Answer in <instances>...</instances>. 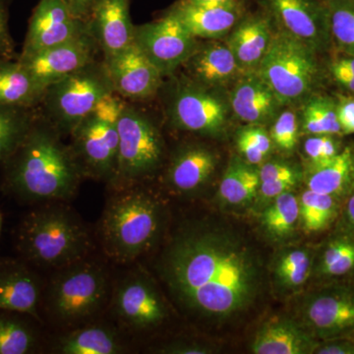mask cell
<instances>
[{"label": "cell", "instance_id": "9c48e42d", "mask_svg": "<svg viewBox=\"0 0 354 354\" xmlns=\"http://www.w3.org/2000/svg\"><path fill=\"white\" fill-rule=\"evenodd\" d=\"M316 53L281 31L274 32L271 46L256 73L281 106L302 101L318 78Z\"/></svg>", "mask_w": 354, "mask_h": 354}, {"label": "cell", "instance_id": "7a4b0ae2", "mask_svg": "<svg viewBox=\"0 0 354 354\" xmlns=\"http://www.w3.org/2000/svg\"><path fill=\"white\" fill-rule=\"evenodd\" d=\"M62 138L39 111L24 139L1 162L4 192L24 203L73 197L85 177Z\"/></svg>", "mask_w": 354, "mask_h": 354}, {"label": "cell", "instance_id": "b9f144b4", "mask_svg": "<svg viewBox=\"0 0 354 354\" xmlns=\"http://www.w3.org/2000/svg\"><path fill=\"white\" fill-rule=\"evenodd\" d=\"M8 8L6 0H0V59H15V43L9 31Z\"/></svg>", "mask_w": 354, "mask_h": 354}, {"label": "cell", "instance_id": "ba28073f", "mask_svg": "<svg viewBox=\"0 0 354 354\" xmlns=\"http://www.w3.org/2000/svg\"><path fill=\"white\" fill-rule=\"evenodd\" d=\"M124 100L111 95L84 118L69 135V144L85 178L109 184L118 167V118Z\"/></svg>", "mask_w": 354, "mask_h": 354}, {"label": "cell", "instance_id": "52a82bcc", "mask_svg": "<svg viewBox=\"0 0 354 354\" xmlns=\"http://www.w3.org/2000/svg\"><path fill=\"white\" fill-rule=\"evenodd\" d=\"M109 295V272L85 258L57 270L44 295V305L57 322L76 325L99 313Z\"/></svg>", "mask_w": 354, "mask_h": 354}, {"label": "cell", "instance_id": "8d00e7d4", "mask_svg": "<svg viewBox=\"0 0 354 354\" xmlns=\"http://www.w3.org/2000/svg\"><path fill=\"white\" fill-rule=\"evenodd\" d=\"M312 255L307 249H290L279 255L276 263L277 279L288 290L299 288L311 272Z\"/></svg>", "mask_w": 354, "mask_h": 354}, {"label": "cell", "instance_id": "1f68e13d", "mask_svg": "<svg viewBox=\"0 0 354 354\" xmlns=\"http://www.w3.org/2000/svg\"><path fill=\"white\" fill-rule=\"evenodd\" d=\"M339 198L306 189L299 201V218L305 232H323L335 220Z\"/></svg>", "mask_w": 354, "mask_h": 354}, {"label": "cell", "instance_id": "cb8c5ba5", "mask_svg": "<svg viewBox=\"0 0 354 354\" xmlns=\"http://www.w3.org/2000/svg\"><path fill=\"white\" fill-rule=\"evenodd\" d=\"M235 115L247 124H265L276 118L281 104L257 73L245 74L230 95Z\"/></svg>", "mask_w": 354, "mask_h": 354}, {"label": "cell", "instance_id": "ac0fdd59", "mask_svg": "<svg viewBox=\"0 0 354 354\" xmlns=\"http://www.w3.org/2000/svg\"><path fill=\"white\" fill-rule=\"evenodd\" d=\"M43 288L39 277L19 260L0 258V311L15 312L41 321Z\"/></svg>", "mask_w": 354, "mask_h": 354}, {"label": "cell", "instance_id": "f546056e", "mask_svg": "<svg viewBox=\"0 0 354 354\" xmlns=\"http://www.w3.org/2000/svg\"><path fill=\"white\" fill-rule=\"evenodd\" d=\"M22 314L0 311V354H29L38 344V335Z\"/></svg>", "mask_w": 354, "mask_h": 354}, {"label": "cell", "instance_id": "d590c367", "mask_svg": "<svg viewBox=\"0 0 354 354\" xmlns=\"http://www.w3.org/2000/svg\"><path fill=\"white\" fill-rule=\"evenodd\" d=\"M298 220L299 200L291 191L274 198L262 216L266 230L276 237H285L292 234Z\"/></svg>", "mask_w": 354, "mask_h": 354}, {"label": "cell", "instance_id": "60d3db41", "mask_svg": "<svg viewBox=\"0 0 354 354\" xmlns=\"http://www.w3.org/2000/svg\"><path fill=\"white\" fill-rule=\"evenodd\" d=\"M330 72L335 82L354 94V55H344L330 64Z\"/></svg>", "mask_w": 354, "mask_h": 354}, {"label": "cell", "instance_id": "7c38bea8", "mask_svg": "<svg viewBox=\"0 0 354 354\" xmlns=\"http://www.w3.org/2000/svg\"><path fill=\"white\" fill-rule=\"evenodd\" d=\"M111 304L116 320L131 332L158 327L167 316L157 288L140 271L128 272L118 281L113 290Z\"/></svg>", "mask_w": 354, "mask_h": 354}, {"label": "cell", "instance_id": "8fae6325", "mask_svg": "<svg viewBox=\"0 0 354 354\" xmlns=\"http://www.w3.org/2000/svg\"><path fill=\"white\" fill-rule=\"evenodd\" d=\"M134 43L165 77L183 67L199 46V39L172 14L135 26Z\"/></svg>", "mask_w": 354, "mask_h": 354}, {"label": "cell", "instance_id": "5b68a950", "mask_svg": "<svg viewBox=\"0 0 354 354\" xmlns=\"http://www.w3.org/2000/svg\"><path fill=\"white\" fill-rule=\"evenodd\" d=\"M113 95L115 91L102 57L48 86L39 111L62 136H69L84 118Z\"/></svg>", "mask_w": 354, "mask_h": 354}, {"label": "cell", "instance_id": "836d02e7", "mask_svg": "<svg viewBox=\"0 0 354 354\" xmlns=\"http://www.w3.org/2000/svg\"><path fill=\"white\" fill-rule=\"evenodd\" d=\"M354 271V235H339L327 242L318 263V272L327 278H337Z\"/></svg>", "mask_w": 354, "mask_h": 354}, {"label": "cell", "instance_id": "277c9868", "mask_svg": "<svg viewBox=\"0 0 354 354\" xmlns=\"http://www.w3.org/2000/svg\"><path fill=\"white\" fill-rule=\"evenodd\" d=\"M17 247L27 262L58 270L85 259L93 242L75 213L64 205L50 204L25 216L18 228Z\"/></svg>", "mask_w": 354, "mask_h": 354}, {"label": "cell", "instance_id": "f35d334b", "mask_svg": "<svg viewBox=\"0 0 354 354\" xmlns=\"http://www.w3.org/2000/svg\"><path fill=\"white\" fill-rule=\"evenodd\" d=\"M270 136L274 145L283 152H291L297 145L299 136V121L297 113L291 109L281 111L274 118Z\"/></svg>", "mask_w": 354, "mask_h": 354}, {"label": "cell", "instance_id": "484cf974", "mask_svg": "<svg viewBox=\"0 0 354 354\" xmlns=\"http://www.w3.org/2000/svg\"><path fill=\"white\" fill-rule=\"evenodd\" d=\"M46 88L15 59H0V106L39 109Z\"/></svg>", "mask_w": 354, "mask_h": 354}, {"label": "cell", "instance_id": "44dd1931", "mask_svg": "<svg viewBox=\"0 0 354 354\" xmlns=\"http://www.w3.org/2000/svg\"><path fill=\"white\" fill-rule=\"evenodd\" d=\"M167 12L183 23L198 39L218 41L232 31L243 16L242 3L227 6H200L177 0Z\"/></svg>", "mask_w": 354, "mask_h": 354}, {"label": "cell", "instance_id": "83f0119b", "mask_svg": "<svg viewBox=\"0 0 354 354\" xmlns=\"http://www.w3.org/2000/svg\"><path fill=\"white\" fill-rule=\"evenodd\" d=\"M55 349L62 354H118L124 351V346L118 330L94 324L62 335Z\"/></svg>", "mask_w": 354, "mask_h": 354}, {"label": "cell", "instance_id": "5bb4252c", "mask_svg": "<svg viewBox=\"0 0 354 354\" xmlns=\"http://www.w3.org/2000/svg\"><path fill=\"white\" fill-rule=\"evenodd\" d=\"M115 94L124 101L148 102L158 97L165 77L133 43L108 57H102Z\"/></svg>", "mask_w": 354, "mask_h": 354}, {"label": "cell", "instance_id": "e0dca14e", "mask_svg": "<svg viewBox=\"0 0 354 354\" xmlns=\"http://www.w3.org/2000/svg\"><path fill=\"white\" fill-rule=\"evenodd\" d=\"M304 317L311 330L326 339L354 332V291L339 286L314 293L305 301Z\"/></svg>", "mask_w": 354, "mask_h": 354}, {"label": "cell", "instance_id": "ee69618b", "mask_svg": "<svg viewBox=\"0 0 354 354\" xmlns=\"http://www.w3.org/2000/svg\"><path fill=\"white\" fill-rule=\"evenodd\" d=\"M299 178L278 179V180L266 181L260 183L258 192L260 196L265 200L274 199L283 193L291 191L298 183Z\"/></svg>", "mask_w": 354, "mask_h": 354}, {"label": "cell", "instance_id": "30bf717a", "mask_svg": "<svg viewBox=\"0 0 354 354\" xmlns=\"http://www.w3.org/2000/svg\"><path fill=\"white\" fill-rule=\"evenodd\" d=\"M174 81L165 102V114L171 127L202 136H220L227 123L225 102L212 88L199 85L185 74Z\"/></svg>", "mask_w": 354, "mask_h": 354}, {"label": "cell", "instance_id": "7402d4cb", "mask_svg": "<svg viewBox=\"0 0 354 354\" xmlns=\"http://www.w3.org/2000/svg\"><path fill=\"white\" fill-rule=\"evenodd\" d=\"M216 167L215 153L200 144H186L177 149L169 160L165 181L174 192H196L211 178Z\"/></svg>", "mask_w": 354, "mask_h": 354}, {"label": "cell", "instance_id": "d6986e66", "mask_svg": "<svg viewBox=\"0 0 354 354\" xmlns=\"http://www.w3.org/2000/svg\"><path fill=\"white\" fill-rule=\"evenodd\" d=\"M274 23L265 11L242 17L230 32L227 46L242 74L256 73L274 37Z\"/></svg>", "mask_w": 354, "mask_h": 354}, {"label": "cell", "instance_id": "8992f818", "mask_svg": "<svg viewBox=\"0 0 354 354\" xmlns=\"http://www.w3.org/2000/svg\"><path fill=\"white\" fill-rule=\"evenodd\" d=\"M143 104L125 101L121 109L118 167L109 183L113 190L138 185L153 176L164 162V137Z\"/></svg>", "mask_w": 354, "mask_h": 354}, {"label": "cell", "instance_id": "e575fe53", "mask_svg": "<svg viewBox=\"0 0 354 354\" xmlns=\"http://www.w3.org/2000/svg\"><path fill=\"white\" fill-rule=\"evenodd\" d=\"M330 39L344 55H354V0H324Z\"/></svg>", "mask_w": 354, "mask_h": 354}, {"label": "cell", "instance_id": "681fc988", "mask_svg": "<svg viewBox=\"0 0 354 354\" xmlns=\"http://www.w3.org/2000/svg\"><path fill=\"white\" fill-rule=\"evenodd\" d=\"M344 216L348 223L349 232L354 235V185L349 191L344 206Z\"/></svg>", "mask_w": 354, "mask_h": 354}, {"label": "cell", "instance_id": "7bdbcfd3", "mask_svg": "<svg viewBox=\"0 0 354 354\" xmlns=\"http://www.w3.org/2000/svg\"><path fill=\"white\" fill-rule=\"evenodd\" d=\"M260 183L278 180V179L300 178L297 167L283 162H265L258 171Z\"/></svg>", "mask_w": 354, "mask_h": 354}, {"label": "cell", "instance_id": "9a60e30c", "mask_svg": "<svg viewBox=\"0 0 354 354\" xmlns=\"http://www.w3.org/2000/svg\"><path fill=\"white\" fill-rule=\"evenodd\" d=\"M100 55L102 53L99 44L88 31L67 43L32 55H18L17 60L46 88L99 59Z\"/></svg>", "mask_w": 354, "mask_h": 354}, {"label": "cell", "instance_id": "f1b7e54d", "mask_svg": "<svg viewBox=\"0 0 354 354\" xmlns=\"http://www.w3.org/2000/svg\"><path fill=\"white\" fill-rule=\"evenodd\" d=\"M260 177L257 169L239 158H232L223 174L218 195L232 205L244 204L257 194Z\"/></svg>", "mask_w": 354, "mask_h": 354}, {"label": "cell", "instance_id": "2e32d148", "mask_svg": "<svg viewBox=\"0 0 354 354\" xmlns=\"http://www.w3.org/2000/svg\"><path fill=\"white\" fill-rule=\"evenodd\" d=\"M88 31V23L72 15L62 0H39L19 55H32L67 43Z\"/></svg>", "mask_w": 354, "mask_h": 354}, {"label": "cell", "instance_id": "bcb514c9", "mask_svg": "<svg viewBox=\"0 0 354 354\" xmlns=\"http://www.w3.org/2000/svg\"><path fill=\"white\" fill-rule=\"evenodd\" d=\"M157 353L167 354H207L212 353L211 348L202 342H176L158 348Z\"/></svg>", "mask_w": 354, "mask_h": 354}, {"label": "cell", "instance_id": "4dcf8cb0", "mask_svg": "<svg viewBox=\"0 0 354 354\" xmlns=\"http://www.w3.org/2000/svg\"><path fill=\"white\" fill-rule=\"evenodd\" d=\"M38 113L39 109L0 106V162L24 139Z\"/></svg>", "mask_w": 354, "mask_h": 354}, {"label": "cell", "instance_id": "603a6c76", "mask_svg": "<svg viewBox=\"0 0 354 354\" xmlns=\"http://www.w3.org/2000/svg\"><path fill=\"white\" fill-rule=\"evenodd\" d=\"M183 67L188 78L209 88L227 85L241 73L227 44L216 39L199 44Z\"/></svg>", "mask_w": 354, "mask_h": 354}, {"label": "cell", "instance_id": "3957f363", "mask_svg": "<svg viewBox=\"0 0 354 354\" xmlns=\"http://www.w3.org/2000/svg\"><path fill=\"white\" fill-rule=\"evenodd\" d=\"M139 185L114 189L100 221L102 250L118 264L134 262L150 250L164 223L160 202Z\"/></svg>", "mask_w": 354, "mask_h": 354}, {"label": "cell", "instance_id": "4fadbf2b", "mask_svg": "<svg viewBox=\"0 0 354 354\" xmlns=\"http://www.w3.org/2000/svg\"><path fill=\"white\" fill-rule=\"evenodd\" d=\"M262 10L279 31L290 35L315 53L330 41L325 1L321 0H259Z\"/></svg>", "mask_w": 354, "mask_h": 354}, {"label": "cell", "instance_id": "ab89813d", "mask_svg": "<svg viewBox=\"0 0 354 354\" xmlns=\"http://www.w3.org/2000/svg\"><path fill=\"white\" fill-rule=\"evenodd\" d=\"M304 149L310 165L330 160L342 151L335 135H310L304 142Z\"/></svg>", "mask_w": 354, "mask_h": 354}, {"label": "cell", "instance_id": "f6af8a7d", "mask_svg": "<svg viewBox=\"0 0 354 354\" xmlns=\"http://www.w3.org/2000/svg\"><path fill=\"white\" fill-rule=\"evenodd\" d=\"M342 134H354V99L341 97L335 102Z\"/></svg>", "mask_w": 354, "mask_h": 354}, {"label": "cell", "instance_id": "ffe728a7", "mask_svg": "<svg viewBox=\"0 0 354 354\" xmlns=\"http://www.w3.org/2000/svg\"><path fill=\"white\" fill-rule=\"evenodd\" d=\"M130 0H99L88 21L102 57L118 53L134 43L135 25L129 12Z\"/></svg>", "mask_w": 354, "mask_h": 354}, {"label": "cell", "instance_id": "6da1fadb", "mask_svg": "<svg viewBox=\"0 0 354 354\" xmlns=\"http://www.w3.org/2000/svg\"><path fill=\"white\" fill-rule=\"evenodd\" d=\"M160 272L183 307L214 319L243 311L260 283L252 250L234 234L202 225L184 228L171 239Z\"/></svg>", "mask_w": 354, "mask_h": 354}, {"label": "cell", "instance_id": "d4e9b609", "mask_svg": "<svg viewBox=\"0 0 354 354\" xmlns=\"http://www.w3.org/2000/svg\"><path fill=\"white\" fill-rule=\"evenodd\" d=\"M318 344L297 323L286 319L272 320L263 326L254 337L251 351L256 354L314 353Z\"/></svg>", "mask_w": 354, "mask_h": 354}, {"label": "cell", "instance_id": "7dc6e473", "mask_svg": "<svg viewBox=\"0 0 354 354\" xmlns=\"http://www.w3.org/2000/svg\"><path fill=\"white\" fill-rule=\"evenodd\" d=\"M99 0H62L72 15L88 22Z\"/></svg>", "mask_w": 354, "mask_h": 354}, {"label": "cell", "instance_id": "4316f807", "mask_svg": "<svg viewBox=\"0 0 354 354\" xmlns=\"http://www.w3.org/2000/svg\"><path fill=\"white\" fill-rule=\"evenodd\" d=\"M354 185V151L342 149L334 158L320 164L309 165L307 189L341 199Z\"/></svg>", "mask_w": 354, "mask_h": 354}, {"label": "cell", "instance_id": "c3c4849f", "mask_svg": "<svg viewBox=\"0 0 354 354\" xmlns=\"http://www.w3.org/2000/svg\"><path fill=\"white\" fill-rule=\"evenodd\" d=\"M330 342L318 344L314 353L318 354H354V342L341 339L339 337L332 339Z\"/></svg>", "mask_w": 354, "mask_h": 354}, {"label": "cell", "instance_id": "f907efd6", "mask_svg": "<svg viewBox=\"0 0 354 354\" xmlns=\"http://www.w3.org/2000/svg\"><path fill=\"white\" fill-rule=\"evenodd\" d=\"M200 6H227L241 3V0H185Z\"/></svg>", "mask_w": 354, "mask_h": 354}, {"label": "cell", "instance_id": "d6a6232c", "mask_svg": "<svg viewBox=\"0 0 354 354\" xmlns=\"http://www.w3.org/2000/svg\"><path fill=\"white\" fill-rule=\"evenodd\" d=\"M301 127L308 135H341L337 104L327 97L309 99L302 109Z\"/></svg>", "mask_w": 354, "mask_h": 354}, {"label": "cell", "instance_id": "816d5d0a", "mask_svg": "<svg viewBox=\"0 0 354 354\" xmlns=\"http://www.w3.org/2000/svg\"><path fill=\"white\" fill-rule=\"evenodd\" d=\"M2 227H3V216L0 213V235H1Z\"/></svg>", "mask_w": 354, "mask_h": 354}, {"label": "cell", "instance_id": "74e56055", "mask_svg": "<svg viewBox=\"0 0 354 354\" xmlns=\"http://www.w3.org/2000/svg\"><path fill=\"white\" fill-rule=\"evenodd\" d=\"M237 149L241 157L251 165L262 164L271 153L272 145L270 133L263 125L247 124L237 134Z\"/></svg>", "mask_w": 354, "mask_h": 354}]
</instances>
